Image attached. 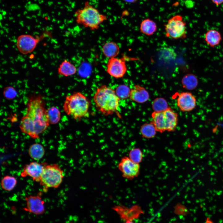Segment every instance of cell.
I'll use <instances>...</instances> for the list:
<instances>
[{"label":"cell","instance_id":"5b68a950","mask_svg":"<svg viewBox=\"0 0 223 223\" xmlns=\"http://www.w3.org/2000/svg\"><path fill=\"white\" fill-rule=\"evenodd\" d=\"M151 122L157 132L173 131L178 123V115L170 107L162 112H154L151 114Z\"/></svg>","mask_w":223,"mask_h":223},{"label":"cell","instance_id":"7402d4cb","mask_svg":"<svg viewBox=\"0 0 223 223\" xmlns=\"http://www.w3.org/2000/svg\"><path fill=\"white\" fill-rule=\"evenodd\" d=\"M156 132L155 126L151 122L144 124L141 127V134L145 138H150L154 137Z\"/></svg>","mask_w":223,"mask_h":223},{"label":"cell","instance_id":"ac0fdd59","mask_svg":"<svg viewBox=\"0 0 223 223\" xmlns=\"http://www.w3.org/2000/svg\"><path fill=\"white\" fill-rule=\"evenodd\" d=\"M157 29V26L155 22L150 19L143 20L140 24L141 32L148 36L153 35L156 32Z\"/></svg>","mask_w":223,"mask_h":223},{"label":"cell","instance_id":"8992f818","mask_svg":"<svg viewBox=\"0 0 223 223\" xmlns=\"http://www.w3.org/2000/svg\"><path fill=\"white\" fill-rule=\"evenodd\" d=\"M64 176L63 170L57 164H47L44 168L39 182L43 187V191L47 192L49 188L58 187L63 181Z\"/></svg>","mask_w":223,"mask_h":223},{"label":"cell","instance_id":"30bf717a","mask_svg":"<svg viewBox=\"0 0 223 223\" xmlns=\"http://www.w3.org/2000/svg\"><path fill=\"white\" fill-rule=\"evenodd\" d=\"M42 193L39 192L35 195H28L25 197L26 207L25 211L37 215L43 214L45 212V202L41 198Z\"/></svg>","mask_w":223,"mask_h":223},{"label":"cell","instance_id":"e0dca14e","mask_svg":"<svg viewBox=\"0 0 223 223\" xmlns=\"http://www.w3.org/2000/svg\"><path fill=\"white\" fill-rule=\"evenodd\" d=\"M77 71L76 67L66 59L62 62L58 69V74L65 77L73 75L76 74Z\"/></svg>","mask_w":223,"mask_h":223},{"label":"cell","instance_id":"44dd1931","mask_svg":"<svg viewBox=\"0 0 223 223\" xmlns=\"http://www.w3.org/2000/svg\"><path fill=\"white\" fill-rule=\"evenodd\" d=\"M46 115L50 124H56L60 120V112L56 107L52 106L48 108L46 110Z\"/></svg>","mask_w":223,"mask_h":223},{"label":"cell","instance_id":"8fae6325","mask_svg":"<svg viewBox=\"0 0 223 223\" xmlns=\"http://www.w3.org/2000/svg\"><path fill=\"white\" fill-rule=\"evenodd\" d=\"M40 40L29 34L20 35L17 40V48L21 54H28L33 51Z\"/></svg>","mask_w":223,"mask_h":223},{"label":"cell","instance_id":"277c9868","mask_svg":"<svg viewBox=\"0 0 223 223\" xmlns=\"http://www.w3.org/2000/svg\"><path fill=\"white\" fill-rule=\"evenodd\" d=\"M90 105V102L85 95L75 92L66 97L63 107L67 115L75 120H79L88 115Z\"/></svg>","mask_w":223,"mask_h":223},{"label":"cell","instance_id":"7c38bea8","mask_svg":"<svg viewBox=\"0 0 223 223\" xmlns=\"http://www.w3.org/2000/svg\"><path fill=\"white\" fill-rule=\"evenodd\" d=\"M47 164L46 163L31 162L24 166L20 175L23 177L29 176L33 181L39 182L44 168Z\"/></svg>","mask_w":223,"mask_h":223},{"label":"cell","instance_id":"d6986e66","mask_svg":"<svg viewBox=\"0 0 223 223\" xmlns=\"http://www.w3.org/2000/svg\"><path fill=\"white\" fill-rule=\"evenodd\" d=\"M181 83L183 87L188 90L195 89L198 84V80L197 77L193 74H188L182 78Z\"/></svg>","mask_w":223,"mask_h":223},{"label":"cell","instance_id":"9c48e42d","mask_svg":"<svg viewBox=\"0 0 223 223\" xmlns=\"http://www.w3.org/2000/svg\"><path fill=\"white\" fill-rule=\"evenodd\" d=\"M118 167L122 176L129 180L137 177L139 173V164L134 162L129 157L124 156L122 158Z\"/></svg>","mask_w":223,"mask_h":223},{"label":"cell","instance_id":"3957f363","mask_svg":"<svg viewBox=\"0 0 223 223\" xmlns=\"http://www.w3.org/2000/svg\"><path fill=\"white\" fill-rule=\"evenodd\" d=\"M74 15L78 24L92 30L98 29L107 19L106 15L101 13L88 1L85 2L82 8L77 10Z\"/></svg>","mask_w":223,"mask_h":223},{"label":"cell","instance_id":"7a4b0ae2","mask_svg":"<svg viewBox=\"0 0 223 223\" xmlns=\"http://www.w3.org/2000/svg\"><path fill=\"white\" fill-rule=\"evenodd\" d=\"M94 100L97 109L103 115H118L120 99L112 88L104 85L100 86L96 90Z\"/></svg>","mask_w":223,"mask_h":223},{"label":"cell","instance_id":"603a6c76","mask_svg":"<svg viewBox=\"0 0 223 223\" xmlns=\"http://www.w3.org/2000/svg\"><path fill=\"white\" fill-rule=\"evenodd\" d=\"M17 182V180L14 177L9 175L6 176L1 180V186L4 190L10 191L15 188Z\"/></svg>","mask_w":223,"mask_h":223},{"label":"cell","instance_id":"4dcf8cb0","mask_svg":"<svg viewBox=\"0 0 223 223\" xmlns=\"http://www.w3.org/2000/svg\"><path fill=\"white\" fill-rule=\"evenodd\" d=\"M127 1H128L129 2H134L136 1V0H126Z\"/></svg>","mask_w":223,"mask_h":223},{"label":"cell","instance_id":"d4e9b609","mask_svg":"<svg viewBox=\"0 0 223 223\" xmlns=\"http://www.w3.org/2000/svg\"><path fill=\"white\" fill-rule=\"evenodd\" d=\"M130 91L128 86L125 85H121L117 87L115 92L120 99H125L129 96Z\"/></svg>","mask_w":223,"mask_h":223},{"label":"cell","instance_id":"ffe728a7","mask_svg":"<svg viewBox=\"0 0 223 223\" xmlns=\"http://www.w3.org/2000/svg\"><path fill=\"white\" fill-rule=\"evenodd\" d=\"M28 154L31 158L35 160L41 159L44 156L45 151L43 146L38 143H35L30 146Z\"/></svg>","mask_w":223,"mask_h":223},{"label":"cell","instance_id":"ba28073f","mask_svg":"<svg viewBox=\"0 0 223 223\" xmlns=\"http://www.w3.org/2000/svg\"><path fill=\"white\" fill-rule=\"evenodd\" d=\"M125 57L109 59L107 64L106 72L115 78L123 77L127 71Z\"/></svg>","mask_w":223,"mask_h":223},{"label":"cell","instance_id":"4316f807","mask_svg":"<svg viewBox=\"0 0 223 223\" xmlns=\"http://www.w3.org/2000/svg\"><path fill=\"white\" fill-rule=\"evenodd\" d=\"M3 95L7 99L12 100L17 96V93L13 86H9L4 88L3 91Z\"/></svg>","mask_w":223,"mask_h":223},{"label":"cell","instance_id":"9a60e30c","mask_svg":"<svg viewBox=\"0 0 223 223\" xmlns=\"http://www.w3.org/2000/svg\"><path fill=\"white\" fill-rule=\"evenodd\" d=\"M204 40L209 46L214 48L220 44L222 40V37L218 31L211 29L208 30L205 34Z\"/></svg>","mask_w":223,"mask_h":223},{"label":"cell","instance_id":"f546056e","mask_svg":"<svg viewBox=\"0 0 223 223\" xmlns=\"http://www.w3.org/2000/svg\"><path fill=\"white\" fill-rule=\"evenodd\" d=\"M125 223H134L132 221H131L128 220V221H127Z\"/></svg>","mask_w":223,"mask_h":223},{"label":"cell","instance_id":"484cf974","mask_svg":"<svg viewBox=\"0 0 223 223\" xmlns=\"http://www.w3.org/2000/svg\"><path fill=\"white\" fill-rule=\"evenodd\" d=\"M129 158L135 163L139 164L143 158V154L141 150L138 148L131 149L129 153Z\"/></svg>","mask_w":223,"mask_h":223},{"label":"cell","instance_id":"4fadbf2b","mask_svg":"<svg viewBox=\"0 0 223 223\" xmlns=\"http://www.w3.org/2000/svg\"><path fill=\"white\" fill-rule=\"evenodd\" d=\"M177 104L180 109L183 112L192 111L196 105V99L195 96L189 92L180 93L177 99Z\"/></svg>","mask_w":223,"mask_h":223},{"label":"cell","instance_id":"83f0119b","mask_svg":"<svg viewBox=\"0 0 223 223\" xmlns=\"http://www.w3.org/2000/svg\"><path fill=\"white\" fill-rule=\"evenodd\" d=\"M212 2L218 6L223 3V0H211Z\"/></svg>","mask_w":223,"mask_h":223},{"label":"cell","instance_id":"cb8c5ba5","mask_svg":"<svg viewBox=\"0 0 223 223\" xmlns=\"http://www.w3.org/2000/svg\"><path fill=\"white\" fill-rule=\"evenodd\" d=\"M152 107L154 112H162L166 110L169 107L166 100L163 98L160 97L153 101Z\"/></svg>","mask_w":223,"mask_h":223},{"label":"cell","instance_id":"f1b7e54d","mask_svg":"<svg viewBox=\"0 0 223 223\" xmlns=\"http://www.w3.org/2000/svg\"><path fill=\"white\" fill-rule=\"evenodd\" d=\"M205 223H214L213 221L209 217L206 218Z\"/></svg>","mask_w":223,"mask_h":223},{"label":"cell","instance_id":"6da1fadb","mask_svg":"<svg viewBox=\"0 0 223 223\" xmlns=\"http://www.w3.org/2000/svg\"><path fill=\"white\" fill-rule=\"evenodd\" d=\"M45 102L41 94H34L29 97L24 117L39 135L50 125L46 115Z\"/></svg>","mask_w":223,"mask_h":223},{"label":"cell","instance_id":"2e32d148","mask_svg":"<svg viewBox=\"0 0 223 223\" xmlns=\"http://www.w3.org/2000/svg\"><path fill=\"white\" fill-rule=\"evenodd\" d=\"M102 53L106 57L110 59L115 57L119 53L120 48L115 42L109 41L106 42L103 46Z\"/></svg>","mask_w":223,"mask_h":223},{"label":"cell","instance_id":"5bb4252c","mask_svg":"<svg viewBox=\"0 0 223 223\" xmlns=\"http://www.w3.org/2000/svg\"><path fill=\"white\" fill-rule=\"evenodd\" d=\"M130 99L139 103L147 101L149 98V94L148 91L143 87L136 85L131 90L129 95Z\"/></svg>","mask_w":223,"mask_h":223},{"label":"cell","instance_id":"52a82bcc","mask_svg":"<svg viewBox=\"0 0 223 223\" xmlns=\"http://www.w3.org/2000/svg\"><path fill=\"white\" fill-rule=\"evenodd\" d=\"M186 23L181 15L173 16L164 25L166 37L174 39L185 38L186 35Z\"/></svg>","mask_w":223,"mask_h":223}]
</instances>
